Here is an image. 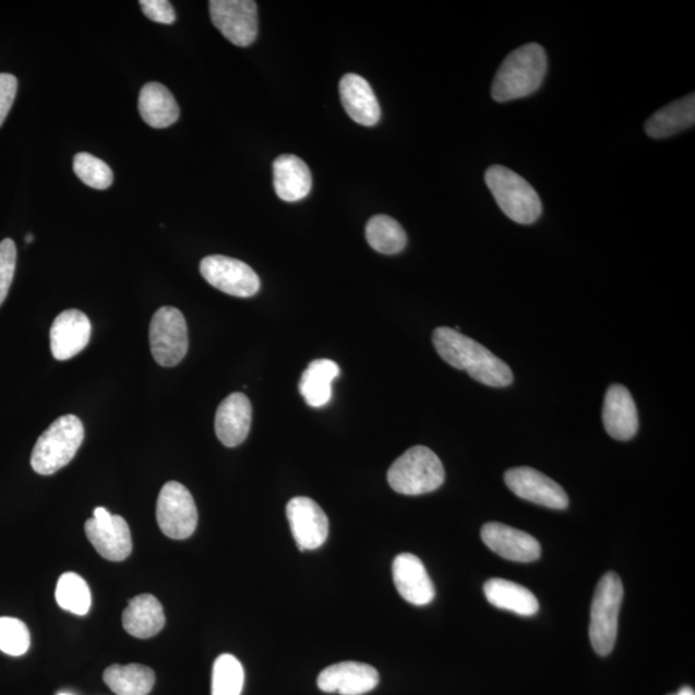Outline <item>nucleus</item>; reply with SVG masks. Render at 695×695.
<instances>
[{
  "label": "nucleus",
  "instance_id": "obj_1",
  "mask_svg": "<svg viewBox=\"0 0 695 695\" xmlns=\"http://www.w3.org/2000/svg\"><path fill=\"white\" fill-rule=\"evenodd\" d=\"M433 344L444 362L457 370H465L471 379L493 388H504L514 380L511 368L482 344L455 328L442 326L434 329Z\"/></svg>",
  "mask_w": 695,
  "mask_h": 695
},
{
  "label": "nucleus",
  "instance_id": "obj_2",
  "mask_svg": "<svg viewBox=\"0 0 695 695\" xmlns=\"http://www.w3.org/2000/svg\"><path fill=\"white\" fill-rule=\"evenodd\" d=\"M547 71L544 49L536 43L522 46L501 63L493 79L492 98L496 103H508L531 96L541 87Z\"/></svg>",
  "mask_w": 695,
  "mask_h": 695
},
{
  "label": "nucleus",
  "instance_id": "obj_3",
  "mask_svg": "<svg viewBox=\"0 0 695 695\" xmlns=\"http://www.w3.org/2000/svg\"><path fill=\"white\" fill-rule=\"evenodd\" d=\"M484 179L500 209L515 224L532 225L540 218L541 199L525 178L501 165H493L487 169Z\"/></svg>",
  "mask_w": 695,
  "mask_h": 695
},
{
  "label": "nucleus",
  "instance_id": "obj_4",
  "mask_svg": "<svg viewBox=\"0 0 695 695\" xmlns=\"http://www.w3.org/2000/svg\"><path fill=\"white\" fill-rule=\"evenodd\" d=\"M84 441V427L75 415H64L52 422L35 443L32 467L40 476H52L67 467Z\"/></svg>",
  "mask_w": 695,
  "mask_h": 695
},
{
  "label": "nucleus",
  "instance_id": "obj_5",
  "mask_svg": "<svg viewBox=\"0 0 695 695\" xmlns=\"http://www.w3.org/2000/svg\"><path fill=\"white\" fill-rule=\"evenodd\" d=\"M446 472L432 450L415 446L393 463L388 470L392 489L406 496L434 492L444 483Z\"/></svg>",
  "mask_w": 695,
  "mask_h": 695
},
{
  "label": "nucleus",
  "instance_id": "obj_6",
  "mask_svg": "<svg viewBox=\"0 0 695 695\" xmlns=\"http://www.w3.org/2000/svg\"><path fill=\"white\" fill-rule=\"evenodd\" d=\"M623 599V585L619 575L607 573L597 586L591 604L590 640L597 655L612 654L618 640L619 615Z\"/></svg>",
  "mask_w": 695,
  "mask_h": 695
},
{
  "label": "nucleus",
  "instance_id": "obj_7",
  "mask_svg": "<svg viewBox=\"0 0 695 695\" xmlns=\"http://www.w3.org/2000/svg\"><path fill=\"white\" fill-rule=\"evenodd\" d=\"M149 347L163 368H175L189 350V328L183 313L175 307L156 311L149 324Z\"/></svg>",
  "mask_w": 695,
  "mask_h": 695
},
{
  "label": "nucleus",
  "instance_id": "obj_8",
  "mask_svg": "<svg viewBox=\"0 0 695 695\" xmlns=\"http://www.w3.org/2000/svg\"><path fill=\"white\" fill-rule=\"evenodd\" d=\"M156 519L169 539H189L196 531L199 520L191 492L181 483H165L157 499Z\"/></svg>",
  "mask_w": 695,
  "mask_h": 695
},
{
  "label": "nucleus",
  "instance_id": "obj_9",
  "mask_svg": "<svg viewBox=\"0 0 695 695\" xmlns=\"http://www.w3.org/2000/svg\"><path fill=\"white\" fill-rule=\"evenodd\" d=\"M84 528L93 548L106 561L123 562L132 554L131 529L120 515H111L105 507H97Z\"/></svg>",
  "mask_w": 695,
  "mask_h": 695
},
{
  "label": "nucleus",
  "instance_id": "obj_10",
  "mask_svg": "<svg viewBox=\"0 0 695 695\" xmlns=\"http://www.w3.org/2000/svg\"><path fill=\"white\" fill-rule=\"evenodd\" d=\"M200 272L213 288L238 298H250L261 289L255 271L235 257L211 255L200 263Z\"/></svg>",
  "mask_w": 695,
  "mask_h": 695
},
{
  "label": "nucleus",
  "instance_id": "obj_11",
  "mask_svg": "<svg viewBox=\"0 0 695 695\" xmlns=\"http://www.w3.org/2000/svg\"><path fill=\"white\" fill-rule=\"evenodd\" d=\"M212 23L238 47L253 45L257 35V7L252 0H212Z\"/></svg>",
  "mask_w": 695,
  "mask_h": 695
},
{
  "label": "nucleus",
  "instance_id": "obj_12",
  "mask_svg": "<svg viewBox=\"0 0 695 695\" xmlns=\"http://www.w3.org/2000/svg\"><path fill=\"white\" fill-rule=\"evenodd\" d=\"M505 483L518 498L555 511L570 505L567 493L553 479L532 468H513L505 472Z\"/></svg>",
  "mask_w": 695,
  "mask_h": 695
},
{
  "label": "nucleus",
  "instance_id": "obj_13",
  "mask_svg": "<svg viewBox=\"0 0 695 695\" xmlns=\"http://www.w3.org/2000/svg\"><path fill=\"white\" fill-rule=\"evenodd\" d=\"M293 539L300 551L316 550L328 537V519L321 506L310 498H293L286 506Z\"/></svg>",
  "mask_w": 695,
  "mask_h": 695
},
{
  "label": "nucleus",
  "instance_id": "obj_14",
  "mask_svg": "<svg viewBox=\"0 0 695 695\" xmlns=\"http://www.w3.org/2000/svg\"><path fill=\"white\" fill-rule=\"evenodd\" d=\"M481 536L493 553L507 561L531 563L541 556V544L534 536L503 523H487Z\"/></svg>",
  "mask_w": 695,
  "mask_h": 695
},
{
  "label": "nucleus",
  "instance_id": "obj_15",
  "mask_svg": "<svg viewBox=\"0 0 695 695\" xmlns=\"http://www.w3.org/2000/svg\"><path fill=\"white\" fill-rule=\"evenodd\" d=\"M379 682V672L372 666L352 661L329 666L317 679L322 692L340 695L368 694L375 690Z\"/></svg>",
  "mask_w": 695,
  "mask_h": 695
},
{
  "label": "nucleus",
  "instance_id": "obj_16",
  "mask_svg": "<svg viewBox=\"0 0 695 695\" xmlns=\"http://www.w3.org/2000/svg\"><path fill=\"white\" fill-rule=\"evenodd\" d=\"M393 582L400 597L412 606L424 607L434 600V584L417 555L404 553L394 559Z\"/></svg>",
  "mask_w": 695,
  "mask_h": 695
},
{
  "label": "nucleus",
  "instance_id": "obj_17",
  "mask_svg": "<svg viewBox=\"0 0 695 695\" xmlns=\"http://www.w3.org/2000/svg\"><path fill=\"white\" fill-rule=\"evenodd\" d=\"M91 321L82 311L68 310L59 314L51 327V350L57 361H68L88 346Z\"/></svg>",
  "mask_w": 695,
  "mask_h": 695
},
{
  "label": "nucleus",
  "instance_id": "obj_18",
  "mask_svg": "<svg viewBox=\"0 0 695 695\" xmlns=\"http://www.w3.org/2000/svg\"><path fill=\"white\" fill-rule=\"evenodd\" d=\"M252 419V404L245 394H229L215 414V433L226 447H238L248 439Z\"/></svg>",
  "mask_w": 695,
  "mask_h": 695
},
{
  "label": "nucleus",
  "instance_id": "obj_19",
  "mask_svg": "<svg viewBox=\"0 0 695 695\" xmlns=\"http://www.w3.org/2000/svg\"><path fill=\"white\" fill-rule=\"evenodd\" d=\"M606 432L618 441L634 439L639 429V417L632 393L621 384L609 386L603 406Z\"/></svg>",
  "mask_w": 695,
  "mask_h": 695
},
{
  "label": "nucleus",
  "instance_id": "obj_20",
  "mask_svg": "<svg viewBox=\"0 0 695 695\" xmlns=\"http://www.w3.org/2000/svg\"><path fill=\"white\" fill-rule=\"evenodd\" d=\"M339 92L344 110L350 119L363 127H374L379 123L382 111L368 81L356 74L344 75Z\"/></svg>",
  "mask_w": 695,
  "mask_h": 695
},
{
  "label": "nucleus",
  "instance_id": "obj_21",
  "mask_svg": "<svg viewBox=\"0 0 695 695\" xmlns=\"http://www.w3.org/2000/svg\"><path fill=\"white\" fill-rule=\"evenodd\" d=\"M274 184L277 196L284 202H300L312 190L311 170L298 156H279L274 163Z\"/></svg>",
  "mask_w": 695,
  "mask_h": 695
},
{
  "label": "nucleus",
  "instance_id": "obj_22",
  "mask_svg": "<svg viewBox=\"0 0 695 695\" xmlns=\"http://www.w3.org/2000/svg\"><path fill=\"white\" fill-rule=\"evenodd\" d=\"M165 626V614L160 601L152 594H142L129 601L123 612V627L137 639H149Z\"/></svg>",
  "mask_w": 695,
  "mask_h": 695
},
{
  "label": "nucleus",
  "instance_id": "obj_23",
  "mask_svg": "<svg viewBox=\"0 0 695 695\" xmlns=\"http://www.w3.org/2000/svg\"><path fill=\"white\" fill-rule=\"evenodd\" d=\"M139 110L145 123L155 129L173 125L179 119V106L170 91L160 83L143 85Z\"/></svg>",
  "mask_w": 695,
  "mask_h": 695
},
{
  "label": "nucleus",
  "instance_id": "obj_24",
  "mask_svg": "<svg viewBox=\"0 0 695 695\" xmlns=\"http://www.w3.org/2000/svg\"><path fill=\"white\" fill-rule=\"evenodd\" d=\"M695 123V96H686L658 110L645 123V133L651 139L671 137Z\"/></svg>",
  "mask_w": 695,
  "mask_h": 695
},
{
  "label": "nucleus",
  "instance_id": "obj_25",
  "mask_svg": "<svg viewBox=\"0 0 695 695\" xmlns=\"http://www.w3.org/2000/svg\"><path fill=\"white\" fill-rule=\"evenodd\" d=\"M483 591L493 607L517 613L523 618H531L539 612L540 604L535 595L525 586L507 582V579H489L483 586Z\"/></svg>",
  "mask_w": 695,
  "mask_h": 695
},
{
  "label": "nucleus",
  "instance_id": "obj_26",
  "mask_svg": "<svg viewBox=\"0 0 695 695\" xmlns=\"http://www.w3.org/2000/svg\"><path fill=\"white\" fill-rule=\"evenodd\" d=\"M339 374V364L327 358L311 362L299 383L305 404L313 408L326 406L333 396L332 383Z\"/></svg>",
  "mask_w": 695,
  "mask_h": 695
},
{
  "label": "nucleus",
  "instance_id": "obj_27",
  "mask_svg": "<svg viewBox=\"0 0 695 695\" xmlns=\"http://www.w3.org/2000/svg\"><path fill=\"white\" fill-rule=\"evenodd\" d=\"M104 682L117 695H148L155 685V672L137 663L112 664L105 670Z\"/></svg>",
  "mask_w": 695,
  "mask_h": 695
},
{
  "label": "nucleus",
  "instance_id": "obj_28",
  "mask_svg": "<svg viewBox=\"0 0 695 695\" xmlns=\"http://www.w3.org/2000/svg\"><path fill=\"white\" fill-rule=\"evenodd\" d=\"M367 239L375 252L385 255L398 254L407 245L404 227L390 215H375L369 220Z\"/></svg>",
  "mask_w": 695,
  "mask_h": 695
},
{
  "label": "nucleus",
  "instance_id": "obj_29",
  "mask_svg": "<svg viewBox=\"0 0 695 695\" xmlns=\"http://www.w3.org/2000/svg\"><path fill=\"white\" fill-rule=\"evenodd\" d=\"M56 601L64 611L85 615L89 612L92 604L89 586L76 573H63L57 583Z\"/></svg>",
  "mask_w": 695,
  "mask_h": 695
},
{
  "label": "nucleus",
  "instance_id": "obj_30",
  "mask_svg": "<svg viewBox=\"0 0 695 695\" xmlns=\"http://www.w3.org/2000/svg\"><path fill=\"white\" fill-rule=\"evenodd\" d=\"M245 672L239 659L221 655L215 659L212 676V695H241Z\"/></svg>",
  "mask_w": 695,
  "mask_h": 695
},
{
  "label": "nucleus",
  "instance_id": "obj_31",
  "mask_svg": "<svg viewBox=\"0 0 695 695\" xmlns=\"http://www.w3.org/2000/svg\"><path fill=\"white\" fill-rule=\"evenodd\" d=\"M73 167L76 177L92 189L103 191L112 184L113 175L109 165L92 154H76Z\"/></svg>",
  "mask_w": 695,
  "mask_h": 695
},
{
  "label": "nucleus",
  "instance_id": "obj_32",
  "mask_svg": "<svg viewBox=\"0 0 695 695\" xmlns=\"http://www.w3.org/2000/svg\"><path fill=\"white\" fill-rule=\"evenodd\" d=\"M31 648V633L25 623L17 619L0 618V650L20 657Z\"/></svg>",
  "mask_w": 695,
  "mask_h": 695
},
{
  "label": "nucleus",
  "instance_id": "obj_33",
  "mask_svg": "<svg viewBox=\"0 0 695 695\" xmlns=\"http://www.w3.org/2000/svg\"><path fill=\"white\" fill-rule=\"evenodd\" d=\"M17 250L11 239L0 242V305L3 304L16 271Z\"/></svg>",
  "mask_w": 695,
  "mask_h": 695
},
{
  "label": "nucleus",
  "instance_id": "obj_34",
  "mask_svg": "<svg viewBox=\"0 0 695 695\" xmlns=\"http://www.w3.org/2000/svg\"><path fill=\"white\" fill-rule=\"evenodd\" d=\"M140 5L145 16L154 23L164 25L176 23V11L168 0H141Z\"/></svg>",
  "mask_w": 695,
  "mask_h": 695
},
{
  "label": "nucleus",
  "instance_id": "obj_35",
  "mask_svg": "<svg viewBox=\"0 0 695 695\" xmlns=\"http://www.w3.org/2000/svg\"><path fill=\"white\" fill-rule=\"evenodd\" d=\"M17 77L11 74H0V127L3 125L12 109L17 93Z\"/></svg>",
  "mask_w": 695,
  "mask_h": 695
},
{
  "label": "nucleus",
  "instance_id": "obj_36",
  "mask_svg": "<svg viewBox=\"0 0 695 695\" xmlns=\"http://www.w3.org/2000/svg\"><path fill=\"white\" fill-rule=\"evenodd\" d=\"M670 695H695L694 691L692 690V687L690 686H684L682 687V690H680L678 693L675 694H670Z\"/></svg>",
  "mask_w": 695,
  "mask_h": 695
},
{
  "label": "nucleus",
  "instance_id": "obj_37",
  "mask_svg": "<svg viewBox=\"0 0 695 695\" xmlns=\"http://www.w3.org/2000/svg\"><path fill=\"white\" fill-rule=\"evenodd\" d=\"M27 243H31L34 240V236L32 233H28L25 238Z\"/></svg>",
  "mask_w": 695,
  "mask_h": 695
},
{
  "label": "nucleus",
  "instance_id": "obj_38",
  "mask_svg": "<svg viewBox=\"0 0 695 695\" xmlns=\"http://www.w3.org/2000/svg\"><path fill=\"white\" fill-rule=\"evenodd\" d=\"M59 695H71V694H68V693H60Z\"/></svg>",
  "mask_w": 695,
  "mask_h": 695
}]
</instances>
